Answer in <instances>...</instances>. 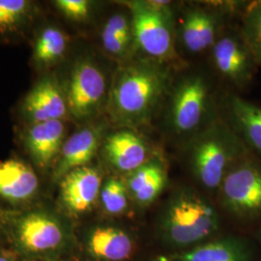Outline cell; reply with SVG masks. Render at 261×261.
Instances as JSON below:
<instances>
[{
  "mask_svg": "<svg viewBox=\"0 0 261 261\" xmlns=\"http://www.w3.org/2000/svg\"><path fill=\"white\" fill-rule=\"evenodd\" d=\"M219 215L205 198L185 189L168 200L161 219L164 239L175 248L201 244L219 229Z\"/></svg>",
  "mask_w": 261,
  "mask_h": 261,
  "instance_id": "7a4b0ae2",
  "label": "cell"
},
{
  "mask_svg": "<svg viewBox=\"0 0 261 261\" xmlns=\"http://www.w3.org/2000/svg\"><path fill=\"white\" fill-rule=\"evenodd\" d=\"M1 228H2V225H1V223H0V231H1Z\"/></svg>",
  "mask_w": 261,
  "mask_h": 261,
  "instance_id": "4dcf8cb0",
  "label": "cell"
},
{
  "mask_svg": "<svg viewBox=\"0 0 261 261\" xmlns=\"http://www.w3.org/2000/svg\"><path fill=\"white\" fill-rule=\"evenodd\" d=\"M207 86L200 76H191L180 84L174 93L170 111L173 129L179 134L196 130L205 115Z\"/></svg>",
  "mask_w": 261,
  "mask_h": 261,
  "instance_id": "ba28073f",
  "label": "cell"
},
{
  "mask_svg": "<svg viewBox=\"0 0 261 261\" xmlns=\"http://www.w3.org/2000/svg\"><path fill=\"white\" fill-rule=\"evenodd\" d=\"M100 136L99 127H88L75 133L63 146L55 177L63 178L75 168L85 167L97 152Z\"/></svg>",
  "mask_w": 261,
  "mask_h": 261,
  "instance_id": "9a60e30c",
  "label": "cell"
},
{
  "mask_svg": "<svg viewBox=\"0 0 261 261\" xmlns=\"http://www.w3.org/2000/svg\"><path fill=\"white\" fill-rule=\"evenodd\" d=\"M56 3L69 19L83 20L89 15L90 3L87 0H58Z\"/></svg>",
  "mask_w": 261,
  "mask_h": 261,
  "instance_id": "d4e9b609",
  "label": "cell"
},
{
  "mask_svg": "<svg viewBox=\"0 0 261 261\" xmlns=\"http://www.w3.org/2000/svg\"><path fill=\"white\" fill-rule=\"evenodd\" d=\"M106 79L102 71L89 60L75 65L70 77L67 105L76 119L93 116L106 99Z\"/></svg>",
  "mask_w": 261,
  "mask_h": 261,
  "instance_id": "52a82bcc",
  "label": "cell"
},
{
  "mask_svg": "<svg viewBox=\"0 0 261 261\" xmlns=\"http://www.w3.org/2000/svg\"><path fill=\"white\" fill-rule=\"evenodd\" d=\"M29 3L25 0H0V30L16 28L25 18Z\"/></svg>",
  "mask_w": 261,
  "mask_h": 261,
  "instance_id": "603a6c76",
  "label": "cell"
},
{
  "mask_svg": "<svg viewBox=\"0 0 261 261\" xmlns=\"http://www.w3.org/2000/svg\"><path fill=\"white\" fill-rule=\"evenodd\" d=\"M170 258L173 261H247L248 252L242 243L224 238L201 243Z\"/></svg>",
  "mask_w": 261,
  "mask_h": 261,
  "instance_id": "ac0fdd59",
  "label": "cell"
},
{
  "mask_svg": "<svg viewBox=\"0 0 261 261\" xmlns=\"http://www.w3.org/2000/svg\"><path fill=\"white\" fill-rule=\"evenodd\" d=\"M133 34L141 50L156 60L167 62L175 56L170 19L145 7L142 2L130 4Z\"/></svg>",
  "mask_w": 261,
  "mask_h": 261,
  "instance_id": "8992f818",
  "label": "cell"
},
{
  "mask_svg": "<svg viewBox=\"0 0 261 261\" xmlns=\"http://www.w3.org/2000/svg\"><path fill=\"white\" fill-rule=\"evenodd\" d=\"M182 40L186 48L191 53L197 54L203 51V47L198 33L196 11H192L191 13H189L185 19L182 28Z\"/></svg>",
  "mask_w": 261,
  "mask_h": 261,
  "instance_id": "cb8c5ba5",
  "label": "cell"
},
{
  "mask_svg": "<svg viewBox=\"0 0 261 261\" xmlns=\"http://www.w3.org/2000/svg\"><path fill=\"white\" fill-rule=\"evenodd\" d=\"M129 198L126 182L119 178H110L101 189V203L103 210L109 215L123 214L128 209Z\"/></svg>",
  "mask_w": 261,
  "mask_h": 261,
  "instance_id": "44dd1931",
  "label": "cell"
},
{
  "mask_svg": "<svg viewBox=\"0 0 261 261\" xmlns=\"http://www.w3.org/2000/svg\"><path fill=\"white\" fill-rule=\"evenodd\" d=\"M39 180L34 170L18 160L0 163V196L11 202L25 201L35 195Z\"/></svg>",
  "mask_w": 261,
  "mask_h": 261,
  "instance_id": "5bb4252c",
  "label": "cell"
},
{
  "mask_svg": "<svg viewBox=\"0 0 261 261\" xmlns=\"http://www.w3.org/2000/svg\"><path fill=\"white\" fill-rule=\"evenodd\" d=\"M154 261H173L170 257H168L166 255H159L157 256Z\"/></svg>",
  "mask_w": 261,
  "mask_h": 261,
  "instance_id": "f1b7e54d",
  "label": "cell"
},
{
  "mask_svg": "<svg viewBox=\"0 0 261 261\" xmlns=\"http://www.w3.org/2000/svg\"><path fill=\"white\" fill-rule=\"evenodd\" d=\"M24 112L34 124L61 120L67 112V103L57 84L50 80H44L28 94Z\"/></svg>",
  "mask_w": 261,
  "mask_h": 261,
  "instance_id": "4fadbf2b",
  "label": "cell"
},
{
  "mask_svg": "<svg viewBox=\"0 0 261 261\" xmlns=\"http://www.w3.org/2000/svg\"><path fill=\"white\" fill-rule=\"evenodd\" d=\"M213 60L219 73L237 85L251 82L254 73V57L244 38L224 36L215 42Z\"/></svg>",
  "mask_w": 261,
  "mask_h": 261,
  "instance_id": "30bf717a",
  "label": "cell"
},
{
  "mask_svg": "<svg viewBox=\"0 0 261 261\" xmlns=\"http://www.w3.org/2000/svg\"><path fill=\"white\" fill-rule=\"evenodd\" d=\"M102 175L96 168H75L62 178L60 199L70 214L80 216L88 212L100 196Z\"/></svg>",
  "mask_w": 261,
  "mask_h": 261,
  "instance_id": "9c48e42d",
  "label": "cell"
},
{
  "mask_svg": "<svg viewBox=\"0 0 261 261\" xmlns=\"http://www.w3.org/2000/svg\"><path fill=\"white\" fill-rule=\"evenodd\" d=\"M64 124L61 120L35 123L28 130V149L40 167L45 168L48 166L58 154L64 137Z\"/></svg>",
  "mask_w": 261,
  "mask_h": 261,
  "instance_id": "e0dca14e",
  "label": "cell"
},
{
  "mask_svg": "<svg viewBox=\"0 0 261 261\" xmlns=\"http://www.w3.org/2000/svg\"><path fill=\"white\" fill-rule=\"evenodd\" d=\"M229 105L232 119L244 139L261 155V107L236 96Z\"/></svg>",
  "mask_w": 261,
  "mask_h": 261,
  "instance_id": "d6986e66",
  "label": "cell"
},
{
  "mask_svg": "<svg viewBox=\"0 0 261 261\" xmlns=\"http://www.w3.org/2000/svg\"><path fill=\"white\" fill-rule=\"evenodd\" d=\"M159 62L140 61L121 68L115 75L110 110L117 123L136 126L150 120L167 92L168 71Z\"/></svg>",
  "mask_w": 261,
  "mask_h": 261,
  "instance_id": "6da1fadb",
  "label": "cell"
},
{
  "mask_svg": "<svg viewBox=\"0 0 261 261\" xmlns=\"http://www.w3.org/2000/svg\"><path fill=\"white\" fill-rule=\"evenodd\" d=\"M67 38L55 28H46L38 38L34 48V59L40 64L56 62L65 54Z\"/></svg>",
  "mask_w": 261,
  "mask_h": 261,
  "instance_id": "ffe728a7",
  "label": "cell"
},
{
  "mask_svg": "<svg viewBox=\"0 0 261 261\" xmlns=\"http://www.w3.org/2000/svg\"><path fill=\"white\" fill-rule=\"evenodd\" d=\"M242 145L228 132L209 130L196 142L192 164L195 175L207 189L220 188L227 170L242 157Z\"/></svg>",
  "mask_w": 261,
  "mask_h": 261,
  "instance_id": "277c9868",
  "label": "cell"
},
{
  "mask_svg": "<svg viewBox=\"0 0 261 261\" xmlns=\"http://www.w3.org/2000/svg\"><path fill=\"white\" fill-rule=\"evenodd\" d=\"M244 40L256 63L261 65V2L249 10L244 25Z\"/></svg>",
  "mask_w": 261,
  "mask_h": 261,
  "instance_id": "7402d4cb",
  "label": "cell"
},
{
  "mask_svg": "<svg viewBox=\"0 0 261 261\" xmlns=\"http://www.w3.org/2000/svg\"><path fill=\"white\" fill-rule=\"evenodd\" d=\"M0 261H17L16 256L12 252L0 249Z\"/></svg>",
  "mask_w": 261,
  "mask_h": 261,
  "instance_id": "83f0119b",
  "label": "cell"
},
{
  "mask_svg": "<svg viewBox=\"0 0 261 261\" xmlns=\"http://www.w3.org/2000/svg\"><path fill=\"white\" fill-rule=\"evenodd\" d=\"M102 43L106 51L114 56H124L130 45V42L122 39L117 33L106 25L102 31Z\"/></svg>",
  "mask_w": 261,
  "mask_h": 261,
  "instance_id": "484cf974",
  "label": "cell"
},
{
  "mask_svg": "<svg viewBox=\"0 0 261 261\" xmlns=\"http://www.w3.org/2000/svg\"><path fill=\"white\" fill-rule=\"evenodd\" d=\"M103 151L113 168L128 174L149 162L145 142L130 130L111 135L106 140Z\"/></svg>",
  "mask_w": 261,
  "mask_h": 261,
  "instance_id": "7c38bea8",
  "label": "cell"
},
{
  "mask_svg": "<svg viewBox=\"0 0 261 261\" xmlns=\"http://www.w3.org/2000/svg\"><path fill=\"white\" fill-rule=\"evenodd\" d=\"M8 237L23 258L56 259L73 243L71 230L56 216L32 211L11 220Z\"/></svg>",
  "mask_w": 261,
  "mask_h": 261,
  "instance_id": "3957f363",
  "label": "cell"
},
{
  "mask_svg": "<svg viewBox=\"0 0 261 261\" xmlns=\"http://www.w3.org/2000/svg\"><path fill=\"white\" fill-rule=\"evenodd\" d=\"M224 207L241 218L261 214V167L248 158L238 159L220 186Z\"/></svg>",
  "mask_w": 261,
  "mask_h": 261,
  "instance_id": "5b68a950",
  "label": "cell"
},
{
  "mask_svg": "<svg viewBox=\"0 0 261 261\" xmlns=\"http://www.w3.org/2000/svg\"><path fill=\"white\" fill-rule=\"evenodd\" d=\"M198 33L203 50L215 44V21L213 18L202 11H196Z\"/></svg>",
  "mask_w": 261,
  "mask_h": 261,
  "instance_id": "4316f807",
  "label": "cell"
},
{
  "mask_svg": "<svg viewBox=\"0 0 261 261\" xmlns=\"http://www.w3.org/2000/svg\"><path fill=\"white\" fill-rule=\"evenodd\" d=\"M21 261H58L56 259H46V258H23Z\"/></svg>",
  "mask_w": 261,
  "mask_h": 261,
  "instance_id": "f546056e",
  "label": "cell"
},
{
  "mask_svg": "<svg viewBox=\"0 0 261 261\" xmlns=\"http://www.w3.org/2000/svg\"><path fill=\"white\" fill-rule=\"evenodd\" d=\"M88 254L98 261H125L135 250V241L127 231L117 226H95L85 237Z\"/></svg>",
  "mask_w": 261,
  "mask_h": 261,
  "instance_id": "8fae6325",
  "label": "cell"
},
{
  "mask_svg": "<svg viewBox=\"0 0 261 261\" xmlns=\"http://www.w3.org/2000/svg\"><path fill=\"white\" fill-rule=\"evenodd\" d=\"M166 185V169L156 161H149L130 172L126 180L130 198L139 206H148L154 202Z\"/></svg>",
  "mask_w": 261,
  "mask_h": 261,
  "instance_id": "2e32d148",
  "label": "cell"
}]
</instances>
